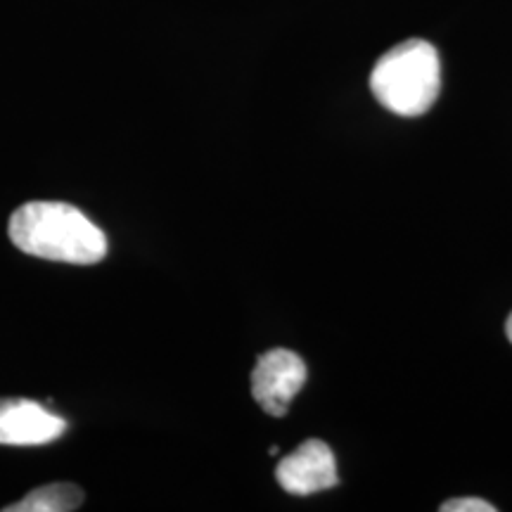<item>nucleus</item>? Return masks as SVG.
<instances>
[{
  "instance_id": "obj_1",
  "label": "nucleus",
  "mask_w": 512,
  "mask_h": 512,
  "mask_svg": "<svg viewBox=\"0 0 512 512\" xmlns=\"http://www.w3.org/2000/svg\"><path fill=\"white\" fill-rule=\"evenodd\" d=\"M10 240L24 254L64 264H98L107 256L105 233L64 202H27L10 216Z\"/></svg>"
},
{
  "instance_id": "obj_2",
  "label": "nucleus",
  "mask_w": 512,
  "mask_h": 512,
  "mask_svg": "<svg viewBox=\"0 0 512 512\" xmlns=\"http://www.w3.org/2000/svg\"><path fill=\"white\" fill-rule=\"evenodd\" d=\"M370 91L389 112L420 117L437 102L441 91L439 53L432 43L411 38L377 60Z\"/></svg>"
},
{
  "instance_id": "obj_3",
  "label": "nucleus",
  "mask_w": 512,
  "mask_h": 512,
  "mask_svg": "<svg viewBox=\"0 0 512 512\" xmlns=\"http://www.w3.org/2000/svg\"><path fill=\"white\" fill-rule=\"evenodd\" d=\"M306 384V363L290 349H271L252 370V394L268 415L283 418Z\"/></svg>"
},
{
  "instance_id": "obj_4",
  "label": "nucleus",
  "mask_w": 512,
  "mask_h": 512,
  "mask_svg": "<svg viewBox=\"0 0 512 512\" xmlns=\"http://www.w3.org/2000/svg\"><path fill=\"white\" fill-rule=\"evenodd\" d=\"M275 477L292 496H311L332 489L339 482L335 453L325 441L309 439L280 460Z\"/></svg>"
},
{
  "instance_id": "obj_5",
  "label": "nucleus",
  "mask_w": 512,
  "mask_h": 512,
  "mask_svg": "<svg viewBox=\"0 0 512 512\" xmlns=\"http://www.w3.org/2000/svg\"><path fill=\"white\" fill-rule=\"evenodd\" d=\"M67 422L29 399H0V444L43 446L60 439Z\"/></svg>"
},
{
  "instance_id": "obj_6",
  "label": "nucleus",
  "mask_w": 512,
  "mask_h": 512,
  "mask_svg": "<svg viewBox=\"0 0 512 512\" xmlns=\"http://www.w3.org/2000/svg\"><path fill=\"white\" fill-rule=\"evenodd\" d=\"M83 503V491L72 482L38 486L22 501L3 508L5 512H72Z\"/></svg>"
},
{
  "instance_id": "obj_7",
  "label": "nucleus",
  "mask_w": 512,
  "mask_h": 512,
  "mask_svg": "<svg viewBox=\"0 0 512 512\" xmlns=\"http://www.w3.org/2000/svg\"><path fill=\"white\" fill-rule=\"evenodd\" d=\"M441 512H496V505L482 501V498H456L441 505Z\"/></svg>"
},
{
  "instance_id": "obj_8",
  "label": "nucleus",
  "mask_w": 512,
  "mask_h": 512,
  "mask_svg": "<svg viewBox=\"0 0 512 512\" xmlns=\"http://www.w3.org/2000/svg\"><path fill=\"white\" fill-rule=\"evenodd\" d=\"M505 335H508V339L512 342V313H510L508 323H505Z\"/></svg>"
}]
</instances>
